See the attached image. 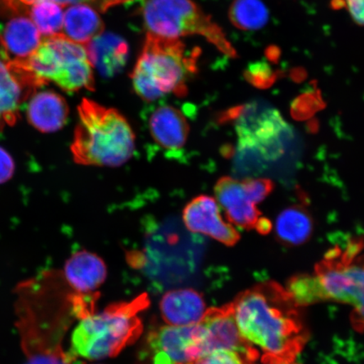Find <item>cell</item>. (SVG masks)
<instances>
[{"mask_svg": "<svg viewBox=\"0 0 364 364\" xmlns=\"http://www.w3.org/2000/svg\"><path fill=\"white\" fill-rule=\"evenodd\" d=\"M234 315L245 343L267 363L293 362L308 335L297 304L279 284L264 283L235 300Z\"/></svg>", "mask_w": 364, "mask_h": 364, "instance_id": "cell-1", "label": "cell"}, {"mask_svg": "<svg viewBox=\"0 0 364 364\" xmlns=\"http://www.w3.org/2000/svg\"><path fill=\"white\" fill-rule=\"evenodd\" d=\"M364 240L353 239L344 248L336 245L325 255L313 274L291 279L288 292L299 306L322 301L348 304L353 322L364 330Z\"/></svg>", "mask_w": 364, "mask_h": 364, "instance_id": "cell-2", "label": "cell"}, {"mask_svg": "<svg viewBox=\"0 0 364 364\" xmlns=\"http://www.w3.org/2000/svg\"><path fill=\"white\" fill-rule=\"evenodd\" d=\"M70 150L75 163L85 166L119 167L134 156L135 134L115 108L84 98Z\"/></svg>", "mask_w": 364, "mask_h": 364, "instance_id": "cell-3", "label": "cell"}, {"mask_svg": "<svg viewBox=\"0 0 364 364\" xmlns=\"http://www.w3.org/2000/svg\"><path fill=\"white\" fill-rule=\"evenodd\" d=\"M199 55L198 48L188 50L179 39L148 33L131 75L136 94L148 102L171 93L184 97L186 83L198 71Z\"/></svg>", "mask_w": 364, "mask_h": 364, "instance_id": "cell-4", "label": "cell"}, {"mask_svg": "<svg viewBox=\"0 0 364 364\" xmlns=\"http://www.w3.org/2000/svg\"><path fill=\"white\" fill-rule=\"evenodd\" d=\"M148 306L147 296L142 295L133 301L111 304L102 312L81 316L71 336L68 357L74 361L75 358L100 360L117 356L142 333L139 314Z\"/></svg>", "mask_w": 364, "mask_h": 364, "instance_id": "cell-5", "label": "cell"}, {"mask_svg": "<svg viewBox=\"0 0 364 364\" xmlns=\"http://www.w3.org/2000/svg\"><path fill=\"white\" fill-rule=\"evenodd\" d=\"M142 17L149 33L175 39L199 35L226 55L235 57L224 31L192 0H146Z\"/></svg>", "mask_w": 364, "mask_h": 364, "instance_id": "cell-6", "label": "cell"}, {"mask_svg": "<svg viewBox=\"0 0 364 364\" xmlns=\"http://www.w3.org/2000/svg\"><path fill=\"white\" fill-rule=\"evenodd\" d=\"M222 120L235 122L241 149L257 150L270 157L281 151L282 136L289 129L276 109L257 103L230 109Z\"/></svg>", "mask_w": 364, "mask_h": 364, "instance_id": "cell-7", "label": "cell"}, {"mask_svg": "<svg viewBox=\"0 0 364 364\" xmlns=\"http://www.w3.org/2000/svg\"><path fill=\"white\" fill-rule=\"evenodd\" d=\"M45 85L25 61L13 60L0 38V131L16 124L22 104Z\"/></svg>", "mask_w": 364, "mask_h": 364, "instance_id": "cell-8", "label": "cell"}, {"mask_svg": "<svg viewBox=\"0 0 364 364\" xmlns=\"http://www.w3.org/2000/svg\"><path fill=\"white\" fill-rule=\"evenodd\" d=\"M147 351L150 364H193L205 355L202 326L159 327L150 332Z\"/></svg>", "mask_w": 364, "mask_h": 364, "instance_id": "cell-9", "label": "cell"}, {"mask_svg": "<svg viewBox=\"0 0 364 364\" xmlns=\"http://www.w3.org/2000/svg\"><path fill=\"white\" fill-rule=\"evenodd\" d=\"M199 324L203 332L205 354L229 350L242 353L253 360L257 358V353L241 338L232 303L208 309Z\"/></svg>", "mask_w": 364, "mask_h": 364, "instance_id": "cell-10", "label": "cell"}, {"mask_svg": "<svg viewBox=\"0 0 364 364\" xmlns=\"http://www.w3.org/2000/svg\"><path fill=\"white\" fill-rule=\"evenodd\" d=\"M182 220L189 231L209 236L227 247H233L240 239L239 232L221 215L215 198L200 195L186 205Z\"/></svg>", "mask_w": 364, "mask_h": 364, "instance_id": "cell-11", "label": "cell"}, {"mask_svg": "<svg viewBox=\"0 0 364 364\" xmlns=\"http://www.w3.org/2000/svg\"><path fill=\"white\" fill-rule=\"evenodd\" d=\"M215 193L216 201L224 209L228 220L245 230H257L263 217L250 200L242 181L221 177L217 181Z\"/></svg>", "mask_w": 364, "mask_h": 364, "instance_id": "cell-12", "label": "cell"}, {"mask_svg": "<svg viewBox=\"0 0 364 364\" xmlns=\"http://www.w3.org/2000/svg\"><path fill=\"white\" fill-rule=\"evenodd\" d=\"M149 129L154 142L167 151H178L188 142V120L178 109L171 106L157 107L150 115Z\"/></svg>", "mask_w": 364, "mask_h": 364, "instance_id": "cell-13", "label": "cell"}, {"mask_svg": "<svg viewBox=\"0 0 364 364\" xmlns=\"http://www.w3.org/2000/svg\"><path fill=\"white\" fill-rule=\"evenodd\" d=\"M70 108L66 100L54 91L46 90L34 94L27 106L29 124L43 134L60 130L67 124Z\"/></svg>", "mask_w": 364, "mask_h": 364, "instance_id": "cell-14", "label": "cell"}, {"mask_svg": "<svg viewBox=\"0 0 364 364\" xmlns=\"http://www.w3.org/2000/svg\"><path fill=\"white\" fill-rule=\"evenodd\" d=\"M88 60L100 74L112 77L124 68L129 48L121 36L106 33L101 34L85 45Z\"/></svg>", "mask_w": 364, "mask_h": 364, "instance_id": "cell-15", "label": "cell"}, {"mask_svg": "<svg viewBox=\"0 0 364 364\" xmlns=\"http://www.w3.org/2000/svg\"><path fill=\"white\" fill-rule=\"evenodd\" d=\"M161 311L164 320L175 326L198 325L207 311L202 296L193 289L169 291L163 296Z\"/></svg>", "mask_w": 364, "mask_h": 364, "instance_id": "cell-16", "label": "cell"}, {"mask_svg": "<svg viewBox=\"0 0 364 364\" xmlns=\"http://www.w3.org/2000/svg\"><path fill=\"white\" fill-rule=\"evenodd\" d=\"M63 275L77 292L86 294L97 289L104 283L107 268L97 254L80 250L68 259Z\"/></svg>", "mask_w": 364, "mask_h": 364, "instance_id": "cell-17", "label": "cell"}, {"mask_svg": "<svg viewBox=\"0 0 364 364\" xmlns=\"http://www.w3.org/2000/svg\"><path fill=\"white\" fill-rule=\"evenodd\" d=\"M0 38L13 60H27L41 44L40 33L34 23L23 16L9 21Z\"/></svg>", "mask_w": 364, "mask_h": 364, "instance_id": "cell-18", "label": "cell"}, {"mask_svg": "<svg viewBox=\"0 0 364 364\" xmlns=\"http://www.w3.org/2000/svg\"><path fill=\"white\" fill-rule=\"evenodd\" d=\"M63 30L66 38L73 42L86 45L103 33V21L89 4L70 6L63 15Z\"/></svg>", "mask_w": 364, "mask_h": 364, "instance_id": "cell-19", "label": "cell"}, {"mask_svg": "<svg viewBox=\"0 0 364 364\" xmlns=\"http://www.w3.org/2000/svg\"><path fill=\"white\" fill-rule=\"evenodd\" d=\"M277 240L296 247L307 242L314 230L313 218L306 208L295 205L282 212L276 221Z\"/></svg>", "mask_w": 364, "mask_h": 364, "instance_id": "cell-20", "label": "cell"}, {"mask_svg": "<svg viewBox=\"0 0 364 364\" xmlns=\"http://www.w3.org/2000/svg\"><path fill=\"white\" fill-rule=\"evenodd\" d=\"M230 19L242 30H258L269 19V13L262 0H235L230 9Z\"/></svg>", "mask_w": 364, "mask_h": 364, "instance_id": "cell-21", "label": "cell"}, {"mask_svg": "<svg viewBox=\"0 0 364 364\" xmlns=\"http://www.w3.org/2000/svg\"><path fill=\"white\" fill-rule=\"evenodd\" d=\"M54 83L67 92H76L83 89L94 90V75L88 59L68 63L59 73Z\"/></svg>", "mask_w": 364, "mask_h": 364, "instance_id": "cell-22", "label": "cell"}, {"mask_svg": "<svg viewBox=\"0 0 364 364\" xmlns=\"http://www.w3.org/2000/svg\"><path fill=\"white\" fill-rule=\"evenodd\" d=\"M62 6L51 0H41L33 4L31 17L40 33L50 36L61 34L63 26Z\"/></svg>", "mask_w": 364, "mask_h": 364, "instance_id": "cell-23", "label": "cell"}, {"mask_svg": "<svg viewBox=\"0 0 364 364\" xmlns=\"http://www.w3.org/2000/svg\"><path fill=\"white\" fill-rule=\"evenodd\" d=\"M253 359L242 353L229 350H218L203 355L193 364H253Z\"/></svg>", "mask_w": 364, "mask_h": 364, "instance_id": "cell-24", "label": "cell"}, {"mask_svg": "<svg viewBox=\"0 0 364 364\" xmlns=\"http://www.w3.org/2000/svg\"><path fill=\"white\" fill-rule=\"evenodd\" d=\"M242 181L245 191L255 204L262 202L274 189V184L269 179H245Z\"/></svg>", "mask_w": 364, "mask_h": 364, "instance_id": "cell-25", "label": "cell"}, {"mask_svg": "<svg viewBox=\"0 0 364 364\" xmlns=\"http://www.w3.org/2000/svg\"><path fill=\"white\" fill-rule=\"evenodd\" d=\"M245 77L250 83L259 88L269 87L276 80L274 73L264 63H255L250 66Z\"/></svg>", "mask_w": 364, "mask_h": 364, "instance_id": "cell-26", "label": "cell"}, {"mask_svg": "<svg viewBox=\"0 0 364 364\" xmlns=\"http://www.w3.org/2000/svg\"><path fill=\"white\" fill-rule=\"evenodd\" d=\"M334 7H344L358 24L364 26V0H333Z\"/></svg>", "mask_w": 364, "mask_h": 364, "instance_id": "cell-27", "label": "cell"}, {"mask_svg": "<svg viewBox=\"0 0 364 364\" xmlns=\"http://www.w3.org/2000/svg\"><path fill=\"white\" fill-rule=\"evenodd\" d=\"M15 171V163L6 149L0 147V184L11 178Z\"/></svg>", "mask_w": 364, "mask_h": 364, "instance_id": "cell-28", "label": "cell"}, {"mask_svg": "<svg viewBox=\"0 0 364 364\" xmlns=\"http://www.w3.org/2000/svg\"><path fill=\"white\" fill-rule=\"evenodd\" d=\"M51 1L59 4V6H70V4H95V6H98L100 11H102V9L104 6V4L106 3L107 0H51Z\"/></svg>", "mask_w": 364, "mask_h": 364, "instance_id": "cell-29", "label": "cell"}, {"mask_svg": "<svg viewBox=\"0 0 364 364\" xmlns=\"http://www.w3.org/2000/svg\"><path fill=\"white\" fill-rule=\"evenodd\" d=\"M130 1H133V0H107L106 3L104 4L101 11H107L109 9L119 6V4H122L129 3Z\"/></svg>", "mask_w": 364, "mask_h": 364, "instance_id": "cell-30", "label": "cell"}, {"mask_svg": "<svg viewBox=\"0 0 364 364\" xmlns=\"http://www.w3.org/2000/svg\"><path fill=\"white\" fill-rule=\"evenodd\" d=\"M267 364H299V363L293 361V362L272 363H267Z\"/></svg>", "mask_w": 364, "mask_h": 364, "instance_id": "cell-31", "label": "cell"}]
</instances>
